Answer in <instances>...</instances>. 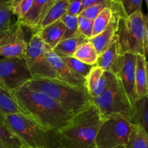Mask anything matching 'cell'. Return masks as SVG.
<instances>
[{
  "mask_svg": "<svg viewBox=\"0 0 148 148\" xmlns=\"http://www.w3.org/2000/svg\"><path fill=\"white\" fill-rule=\"evenodd\" d=\"M10 92L29 118L47 130L61 128L75 115L51 97L26 85Z\"/></svg>",
  "mask_w": 148,
  "mask_h": 148,
  "instance_id": "cell-1",
  "label": "cell"
},
{
  "mask_svg": "<svg viewBox=\"0 0 148 148\" xmlns=\"http://www.w3.org/2000/svg\"><path fill=\"white\" fill-rule=\"evenodd\" d=\"M103 121L98 108L90 103L54 130L58 148H96L95 137Z\"/></svg>",
  "mask_w": 148,
  "mask_h": 148,
  "instance_id": "cell-2",
  "label": "cell"
},
{
  "mask_svg": "<svg viewBox=\"0 0 148 148\" xmlns=\"http://www.w3.org/2000/svg\"><path fill=\"white\" fill-rule=\"evenodd\" d=\"M25 85L51 97L73 114L91 103L90 97L85 88L72 85L59 79L33 78Z\"/></svg>",
  "mask_w": 148,
  "mask_h": 148,
  "instance_id": "cell-3",
  "label": "cell"
},
{
  "mask_svg": "<svg viewBox=\"0 0 148 148\" xmlns=\"http://www.w3.org/2000/svg\"><path fill=\"white\" fill-rule=\"evenodd\" d=\"M0 116L26 148H58L54 130H46L23 114Z\"/></svg>",
  "mask_w": 148,
  "mask_h": 148,
  "instance_id": "cell-4",
  "label": "cell"
},
{
  "mask_svg": "<svg viewBox=\"0 0 148 148\" xmlns=\"http://www.w3.org/2000/svg\"><path fill=\"white\" fill-rule=\"evenodd\" d=\"M90 101L98 108L103 120L114 117L131 119L132 107L121 82L113 74L105 92L99 97L90 98Z\"/></svg>",
  "mask_w": 148,
  "mask_h": 148,
  "instance_id": "cell-5",
  "label": "cell"
},
{
  "mask_svg": "<svg viewBox=\"0 0 148 148\" xmlns=\"http://www.w3.org/2000/svg\"><path fill=\"white\" fill-rule=\"evenodd\" d=\"M147 29V17L142 10L129 17H119L116 36L121 54L143 55V38Z\"/></svg>",
  "mask_w": 148,
  "mask_h": 148,
  "instance_id": "cell-6",
  "label": "cell"
},
{
  "mask_svg": "<svg viewBox=\"0 0 148 148\" xmlns=\"http://www.w3.org/2000/svg\"><path fill=\"white\" fill-rule=\"evenodd\" d=\"M130 129V121L124 118L114 117L104 119L95 137V147H124L128 140Z\"/></svg>",
  "mask_w": 148,
  "mask_h": 148,
  "instance_id": "cell-7",
  "label": "cell"
},
{
  "mask_svg": "<svg viewBox=\"0 0 148 148\" xmlns=\"http://www.w3.org/2000/svg\"><path fill=\"white\" fill-rule=\"evenodd\" d=\"M25 59L33 79L46 78L61 80L47 59L45 53V44L38 32H35L27 42Z\"/></svg>",
  "mask_w": 148,
  "mask_h": 148,
  "instance_id": "cell-8",
  "label": "cell"
},
{
  "mask_svg": "<svg viewBox=\"0 0 148 148\" xmlns=\"http://www.w3.org/2000/svg\"><path fill=\"white\" fill-rule=\"evenodd\" d=\"M32 79L25 59L0 58V82L7 90L21 88Z\"/></svg>",
  "mask_w": 148,
  "mask_h": 148,
  "instance_id": "cell-9",
  "label": "cell"
},
{
  "mask_svg": "<svg viewBox=\"0 0 148 148\" xmlns=\"http://www.w3.org/2000/svg\"><path fill=\"white\" fill-rule=\"evenodd\" d=\"M137 55L133 53L122 54L121 64L116 77L121 82L123 88L132 107L138 98L135 86V64Z\"/></svg>",
  "mask_w": 148,
  "mask_h": 148,
  "instance_id": "cell-10",
  "label": "cell"
},
{
  "mask_svg": "<svg viewBox=\"0 0 148 148\" xmlns=\"http://www.w3.org/2000/svg\"><path fill=\"white\" fill-rule=\"evenodd\" d=\"M45 53L49 63L51 64L61 80L72 85L85 88V78L74 72L58 55L53 52L51 49L46 45H45Z\"/></svg>",
  "mask_w": 148,
  "mask_h": 148,
  "instance_id": "cell-11",
  "label": "cell"
},
{
  "mask_svg": "<svg viewBox=\"0 0 148 148\" xmlns=\"http://www.w3.org/2000/svg\"><path fill=\"white\" fill-rule=\"evenodd\" d=\"M112 73L106 72L97 66H92L85 77V86L90 98H95L102 95L109 85Z\"/></svg>",
  "mask_w": 148,
  "mask_h": 148,
  "instance_id": "cell-12",
  "label": "cell"
},
{
  "mask_svg": "<svg viewBox=\"0 0 148 148\" xmlns=\"http://www.w3.org/2000/svg\"><path fill=\"white\" fill-rule=\"evenodd\" d=\"M121 59L122 54L120 53L118 39L115 36L108 47L98 56L95 66L116 76L121 66Z\"/></svg>",
  "mask_w": 148,
  "mask_h": 148,
  "instance_id": "cell-13",
  "label": "cell"
},
{
  "mask_svg": "<svg viewBox=\"0 0 148 148\" xmlns=\"http://www.w3.org/2000/svg\"><path fill=\"white\" fill-rule=\"evenodd\" d=\"M55 0H33L28 12L17 21L24 27L38 32L42 20Z\"/></svg>",
  "mask_w": 148,
  "mask_h": 148,
  "instance_id": "cell-14",
  "label": "cell"
},
{
  "mask_svg": "<svg viewBox=\"0 0 148 148\" xmlns=\"http://www.w3.org/2000/svg\"><path fill=\"white\" fill-rule=\"evenodd\" d=\"M119 17L121 16L118 12L114 11V15L106 28L100 34L92 37L89 40L93 45L98 56L108 47L116 36Z\"/></svg>",
  "mask_w": 148,
  "mask_h": 148,
  "instance_id": "cell-15",
  "label": "cell"
},
{
  "mask_svg": "<svg viewBox=\"0 0 148 148\" xmlns=\"http://www.w3.org/2000/svg\"><path fill=\"white\" fill-rule=\"evenodd\" d=\"M65 27L62 20H59L38 30V33L45 45L53 50L63 39Z\"/></svg>",
  "mask_w": 148,
  "mask_h": 148,
  "instance_id": "cell-16",
  "label": "cell"
},
{
  "mask_svg": "<svg viewBox=\"0 0 148 148\" xmlns=\"http://www.w3.org/2000/svg\"><path fill=\"white\" fill-rule=\"evenodd\" d=\"M135 86L138 98L148 96L147 60L142 54H137L136 56Z\"/></svg>",
  "mask_w": 148,
  "mask_h": 148,
  "instance_id": "cell-17",
  "label": "cell"
},
{
  "mask_svg": "<svg viewBox=\"0 0 148 148\" xmlns=\"http://www.w3.org/2000/svg\"><path fill=\"white\" fill-rule=\"evenodd\" d=\"M0 114H23L29 118L11 92L1 87H0Z\"/></svg>",
  "mask_w": 148,
  "mask_h": 148,
  "instance_id": "cell-18",
  "label": "cell"
},
{
  "mask_svg": "<svg viewBox=\"0 0 148 148\" xmlns=\"http://www.w3.org/2000/svg\"><path fill=\"white\" fill-rule=\"evenodd\" d=\"M130 123L148 130V96L140 97L134 104Z\"/></svg>",
  "mask_w": 148,
  "mask_h": 148,
  "instance_id": "cell-19",
  "label": "cell"
},
{
  "mask_svg": "<svg viewBox=\"0 0 148 148\" xmlns=\"http://www.w3.org/2000/svg\"><path fill=\"white\" fill-rule=\"evenodd\" d=\"M69 1L70 0H55L42 20L39 30L60 20L66 14Z\"/></svg>",
  "mask_w": 148,
  "mask_h": 148,
  "instance_id": "cell-20",
  "label": "cell"
},
{
  "mask_svg": "<svg viewBox=\"0 0 148 148\" xmlns=\"http://www.w3.org/2000/svg\"><path fill=\"white\" fill-rule=\"evenodd\" d=\"M87 40L88 39L78 34L73 37L62 40L53 49V51L59 57L73 56L78 47Z\"/></svg>",
  "mask_w": 148,
  "mask_h": 148,
  "instance_id": "cell-21",
  "label": "cell"
},
{
  "mask_svg": "<svg viewBox=\"0 0 148 148\" xmlns=\"http://www.w3.org/2000/svg\"><path fill=\"white\" fill-rule=\"evenodd\" d=\"M124 148H148L147 130L138 124H131L130 135Z\"/></svg>",
  "mask_w": 148,
  "mask_h": 148,
  "instance_id": "cell-22",
  "label": "cell"
},
{
  "mask_svg": "<svg viewBox=\"0 0 148 148\" xmlns=\"http://www.w3.org/2000/svg\"><path fill=\"white\" fill-rule=\"evenodd\" d=\"M73 57L86 64L95 66L98 61V54L92 43L87 40L78 47Z\"/></svg>",
  "mask_w": 148,
  "mask_h": 148,
  "instance_id": "cell-23",
  "label": "cell"
},
{
  "mask_svg": "<svg viewBox=\"0 0 148 148\" xmlns=\"http://www.w3.org/2000/svg\"><path fill=\"white\" fill-rule=\"evenodd\" d=\"M27 47V42L25 39L9 43L0 48V57L9 59H25Z\"/></svg>",
  "mask_w": 148,
  "mask_h": 148,
  "instance_id": "cell-24",
  "label": "cell"
},
{
  "mask_svg": "<svg viewBox=\"0 0 148 148\" xmlns=\"http://www.w3.org/2000/svg\"><path fill=\"white\" fill-rule=\"evenodd\" d=\"M23 39H25L23 26L17 20L9 28L0 32V48Z\"/></svg>",
  "mask_w": 148,
  "mask_h": 148,
  "instance_id": "cell-25",
  "label": "cell"
},
{
  "mask_svg": "<svg viewBox=\"0 0 148 148\" xmlns=\"http://www.w3.org/2000/svg\"><path fill=\"white\" fill-rule=\"evenodd\" d=\"M0 143L6 148H26L21 140L10 130L0 116Z\"/></svg>",
  "mask_w": 148,
  "mask_h": 148,
  "instance_id": "cell-26",
  "label": "cell"
},
{
  "mask_svg": "<svg viewBox=\"0 0 148 148\" xmlns=\"http://www.w3.org/2000/svg\"><path fill=\"white\" fill-rule=\"evenodd\" d=\"M114 15V10L111 7H106L93 20L92 37L100 34L103 31L111 22Z\"/></svg>",
  "mask_w": 148,
  "mask_h": 148,
  "instance_id": "cell-27",
  "label": "cell"
},
{
  "mask_svg": "<svg viewBox=\"0 0 148 148\" xmlns=\"http://www.w3.org/2000/svg\"><path fill=\"white\" fill-rule=\"evenodd\" d=\"M14 16L10 0H0V32L9 28L14 23Z\"/></svg>",
  "mask_w": 148,
  "mask_h": 148,
  "instance_id": "cell-28",
  "label": "cell"
},
{
  "mask_svg": "<svg viewBox=\"0 0 148 148\" xmlns=\"http://www.w3.org/2000/svg\"><path fill=\"white\" fill-rule=\"evenodd\" d=\"M60 58L74 72L83 77L84 78L88 75L92 66H94L92 65L86 64L79 61L78 59H75L73 56H62Z\"/></svg>",
  "mask_w": 148,
  "mask_h": 148,
  "instance_id": "cell-29",
  "label": "cell"
},
{
  "mask_svg": "<svg viewBox=\"0 0 148 148\" xmlns=\"http://www.w3.org/2000/svg\"><path fill=\"white\" fill-rule=\"evenodd\" d=\"M78 16L71 15L69 14H65L60 19L64 23L65 27L64 34L62 40L73 37L78 35Z\"/></svg>",
  "mask_w": 148,
  "mask_h": 148,
  "instance_id": "cell-30",
  "label": "cell"
},
{
  "mask_svg": "<svg viewBox=\"0 0 148 148\" xmlns=\"http://www.w3.org/2000/svg\"><path fill=\"white\" fill-rule=\"evenodd\" d=\"M33 0H10V4L17 20L23 18L30 10Z\"/></svg>",
  "mask_w": 148,
  "mask_h": 148,
  "instance_id": "cell-31",
  "label": "cell"
},
{
  "mask_svg": "<svg viewBox=\"0 0 148 148\" xmlns=\"http://www.w3.org/2000/svg\"><path fill=\"white\" fill-rule=\"evenodd\" d=\"M78 33L85 38L90 40L92 38L93 20L78 16Z\"/></svg>",
  "mask_w": 148,
  "mask_h": 148,
  "instance_id": "cell-32",
  "label": "cell"
},
{
  "mask_svg": "<svg viewBox=\"0 0 148 148\" xmlns=\"http://www.w3.org/2000/svg\"><path fill=\"white\" fill-rule=\"evenodd\" d=\"M143 0H121V7L126 17L142 10Z\"/></svg>",
  "mask_w": 148,
  "mask_h": 148,
  "instance_id": "cell-33",
  "label": "cell"
},
{
  "mask_svg": "<svg viewBox=\"0 0 148 148\" xmlns=\"http://www.w3.org/2000/svg\"><path fill=\"white\" fill-rule=\"evenodd\" d=\"M95 4H103L108 7H111L114 11L120 13H124L121 5L114 4L112 0H82V10Z\"/></svg>",
  "mask_w": 148,
  "mask_h": 148,
  "instance_id": "cell-34",
  "label": "cell"
},
{
  "mask_svg": "<svg viewBox=\"0 0 148 148\" xmlns=\"http://www.w3.org/2000/svg\"><path fill=\"white\" fill-rule=\"evenodd\" d=\"M106 7H108L103 5V4H95V5L90 6V7H88L82 10V12L79 13V16L94 20L96 18L97 16L101 12V11Z\"/></svg>",
  "mask_w": 148,
  "mask_h": 148,
  "instance_id": "cell-35",
  "label": "cell"
},
{
  "mask_svg": "<svg viewBox=\"0 0 148 148\" xmlns=\"http://www.w3.org/2000/svg\"><path fill=\"white\" fill-rule=\"evenodd\" d=\"M82 0H70L67 10V14L71 15L79 16L82 12Z\"/></svg>",
  "mask_w": 148,
  "mask_h": 148,
  "instance_id": "cell-36",
  "label": "cell"
},
{
  "mask_svg": "<svg viewBox=\"0 0 148 148\" xmlns=\"http://www.w3.org/2000/svg\"><path fill=\"white\" fill-rule=\"evenodd\" d=\"M148 51V29L145 33L144 38H143V56L147 57Z\"/></svg>",
  "mask_w": 148,
  "mask_h": 148,
  "instance_id": "cell-37",
  "label": "cell"
},
{
  "mask_svg": "<svg viewBox=\"0 0 148 148\" xmlns=\"http://www.w3.org/2000/svg\"><path fill=\"white\" fill-rule=\"evenodd\" d=\"M113 2L116 4H119V5H121V0H112Z\"/></svg>",
  "mask_w": 148,
  "mask_h": 148,
  "instance_id": "cell-38",
  "label": "cell"
},
{
  "mask_svg": "<svg viewBox=\"0 0 148 148\" xmlns=\"http://www.w3.org/2000/svg\"><path fill=\"white\" fill-rule=\"evenodd\" d=\"M0 87H1V88H4V89H6L5 87H4V85H2V84H1V82H0ZM6 90H7V89H6ZM8 91H9V90H8Z\"/></svg>",
  "mask_w": 148,
  "mask_h": 148,
  "instance_id": "cell-39",
  "label": "cell"
},
{
  "mask_svg": "<svg viewBox=\"0 0 148 148\" xmlns=\"http://www.w3.org/2000/svg\"><path fill=\"white\" fill-rule=\"evenodd\" d=\"M0 148H6V147H4V146L3 145H1V143H0Z\"/></svg>",
  "mask_w": 148,
  "mask_h": 148,
  "instance_id": "cell-40",
  "label": "cell"
},
{
  "mask_svg": "<svg viewBox=\"0 0 148 148\" xmlns=\"http://www.w3.org/2000/svg\"><path fill=\"white\" fill-rule=\"evenodd\" d=\"M145 3H146V4H148V0H145Z\"/></svg>",
  "mask_w": 148,
  "mask_h": 148,
  "instance_id": "cell-41",
  "label": "cell"
},
{
  "mask_svg": "<svg viewBox=\"0 0 148 148\" xmlns=\"http://www.w3.org/2000/svg\"><path fill=\"white\" fill-rule=\"evenodd\" d=\"M116 148H124V147H116Z\"/></svg>",
  "mask_w": 148,
  "mask_h": 148,
  "instance_id": "cell-42",
  "label": "cell"
}]
</instances>
